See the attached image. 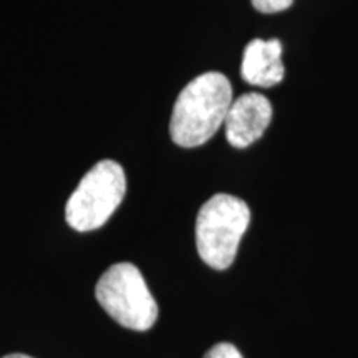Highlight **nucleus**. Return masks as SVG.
<instances>
[{
  "instance_id": "nucleus-6",
  "label": "nucleus",
  "mask_w": 358,
  "mask_h": 358,
  "mask_svg": "<svg viewBox=\"0 0 358 358\" xmlns=\"http://www.w3.org/2000/svg\"><path fill=\"white\" fill-rule=\"evenodd\" d=\"M243 78L254 87L268 88L284 80V64H282V45L277 38H256L248 43L241 66Z\"/></svg>"
},
{
  "instance_id": "nucleus-8",
  "label": "nucleus",
  "mask_w": 358,
  "mask_h": 358,
  "mask_svg": "<svg viewBox=\"0 0 358 358\" xmlns=\"http://www.w3.org/2000/svg\"><path fill=\"white\" fill-rule=\"evenodd\" d=\"M204 358H244L232 343H216L211 350L206 353Z\"/></svg>"
},
{
  "instance_id": "nucleus-4",
  "label": "nucleus",
  "mask_w": 358,
  "mask_h": 358,
  "mask_svg": "<svg viewBox=\"0 0 358 358\" xmlns=\"http://www.w3.org/2000/svg\"><path fill=\"white\" fill-rule=\"evenodd\" d=\"M95 295L111 319L129 330L145 332L158 319L155 297L134 264H113L98 280Z\"/></svg>"
},
{
  "instance_id": "nucleus-3",
  "label": "nucleus",
  "mask_w": 358,
  "mask_h": 358,
  "mask_svg": "<svg viewBox=\"0 0 358 358\" xmlns=\"http://www.w3.org/2000/svg\"><path fill=\"white\" fill-rule=\"evenodd\" d=\"M127 176L122 164L103 159L85 174L65 208V219L78 232L100 229L122 204Z\"/></svg>"
},
{
  "instance_id": "nucleus-1",
  "label": "nucleus",
  "mask_w": 358,
  "mask_h": 358,
  "mask_svg": "<svg viewBox=\"0 0 358 358\" xmlns=\"http://www.w3.org/2000/svg\"><path fill=\"white\" fill-rule=\"evenodd\" d=\"M232 87L226 75L208 71L191 80L174 103L169 133L182 148L208 143L226 122L232 105Z\"/></svg>"
},
{
  "instance_id": "nucleus-5",
  "label": "nucleus",
  "mask_w": 358,
  "mask_h": 358,
  "mask_svg": "<svg viewBox=\"0 0 358 358\" xmlns=\"http://www.w3.org/2000/svg\"><path fill=\"white\" fill-rule=\"evenodd\" d=\"M272 120V105L261 93H245L232 101L224 128L234 148H248L262 136Z\"/></svg>"
},
{
  "instance_id": "nucleus-2",
  "label": "nucleus",
  "mask_w": 358,
  "mask_h": 358,
  "mask_svg": "<svg viewBox=\"0 0 358 358\" xmlns=\"http://www.w3.org/2000/svg\"><path fill=\"white\" fill-rule=\"evenodd\" d=\"M250 222V209L241 198L216 194L199 209L196 245L199 257L216 271L231 267Z\"/></svg>"
},
{
  "instance_id": "nucleus-9",
  "label": "nucleus",
  "mask_w": 358,
  "mask_h": 358,
  "mask_svg": "<svg viewBox=\"0 0 358 358\" xmlns=\"http://www.w3.org/2000/svg\"><path fill=\"white\" fill-rule=\"evenodd\" d=\"M2 358H32V357L24 355V353H12V355H6V357H2Z\"/></svg>"
},
{
  "instance_id": "nucleus-7",
  "label": "nucleus",
  "mask_w": 358,
  "mask_h": 358,
  "mask_svg": "<svg viewBox=\"0 0 358 358\" xmlns=\"http://www.w3.org/2000/svg\"><path fill=\"white\" fill-rule=\"evenodd\" d=\"M292 3L294 0H252L254 8L262 13H275L287 10Z\"/></svg>"
}]
</instances>
